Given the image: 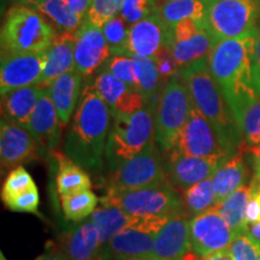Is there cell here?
I'll return each instance as SVG.
<instances>
[{
    "instance_id": "603a6c76",
    "label": "cell",
    "mask_w": 260,
    "mask_h": 260,
    "mask_svg": "<svg viewBox=\"0 0 260 260\" xmlns=\"http://www.w3.org/2000/svg\"><path fill=\"white\" fill-rule=\"evenodd\" d=\"M76 32H57L52 45L46 50L47 63L40 83L50 84L61 75L75 70Z\"/></svg>"
},
{
    "instance_id": "44dd1931",
    "label": "cell",
    "mask_w": 260,
    "mask_h": 260,
    "mask_svg": "<svg viewBox=\"0 0 260 260\" xmlns=\"http://www.w3.org/2000/svg\"><path fill=\"white\" fill-rule=\"evenodd\" d=\"M59 247L69 260H100L99 230L92 219L80 223L63 237Z\"/></svg>"
},
{
    "instance_id": "7c38bea8",
    "label": "cell",
    "mask_w": 260,
    "mask_h": 260,
    "mask_svg": "<svg viewBox=\"0 0 260 260\" xmlns=\"http://www.w3.org/2000/svg\"><path fill=\"white\" fill-rule=\"evenodd\" d=\"M47 63L46 51L28 53H2L0 68V92L11 90L40 83Z\"/></svg>"
},
{
    "instance_id": "cb8c5ba5",
    "label": "cell",
    "mask_w": 260,
    "mask_h": 260,
    "mask_svg": "<svg viewBox=\"0 0 260 260\" xmlns=\"http://www.w3.org/2000/svg\"><path fill=\"white\" fill-rule=\"evenodd\" d=\"M245 144L239 151L217 169L212 176V186L216 198V205L222 203L234 191L246 186L248 178V169L243 159Z\"/></svg>"
},
{
    "instance_id": "816d5d0a",
    "label": "cell",
    "mask_w": 260,
    "mask_h": 260,
    "mask_svg": "<svg viewBox=\"0 0 260 260\" xmlns=\"http://www.w3.org/2000/svg\"><path fill=\"white\" fill-rule=\"evenodd\" d=\"M249 233L254 237H256V239L260 240V223L249 226Z\"/></svg>"
},
{
    "instance_id": "b9f144b4",
    "label": "cell",
    "mask_w": 260,
    "mask_h": 260,
    "mask_svg": "<svg viewBox=\"0 0 260 260\" xmlns=\"http://www.w3.org/2000/svg\"><path fill=\"white\" fill-rule=\"evenodd\" d=\"M3 201H4L8 209L15 211V212L38 213L40 197H39L38 187L34 186L22 191V193L14 195V197L6 198Z\"/></svg>"
},
{
    "instance_id": "d6986e66",
    "label": "cell",
    "mask_w": 260,
    "mask_h": 260,
    "mask_svg": "<svg viewBox=\"0 0 260 260\" xmlns=\"http://www.w3.org/2000/svg\"><path fill=\"white\" fill-rule=\"evenodd\" d=\"M47 84L39 96L25 128L37 139L42 151H51L56 147L60 136V119L50 94Z\"/></svg>"
},
{
    "instance_id": "d6a6232c",
    "label": "cell",
    "mask_w": 260,
    "mask_h": 260,
    "mask_svg": "<svg viewBox=\"0 0 260 260\" xmlns=\"http://www.w3.org/2000/svg\"><path fill=\"white\" fill-rule=\"evenodd\" d=\"M184 209L190 217L199 216L216 206V198L212 186V177L194 184L182 193Z\"/></svg>"
},
{
    "instance_id": "bcb514c9",
    "label": "cell",
    "mask_w": 260,
    "mask_h": 260,
    "mask_svg": "<svg viewBox=\"0 0 260 260\" xmlns=\"http://www.w3.org/2000/svg\"><path fill=\"white\" fill-rule=\"evenodd\" d=\"M63 2L73 10L75 14L79 15L81 18H87L92 0H63Z\"/></svg>"
},
{
    "instance_id": "f546056e",
    "label": "cell",
    "mask_w": 260,
    "mask_h": 260,
    "mask_svg": "<svg viewBox=\"0 0 260 260\" xmlns=\"http://www.w3.org/2000/svg\"><path fill=\"white\" fill-rule=\"evenodd\" d=\"M206 0H176L159 2L157 14L169 27H174L183 19H195L203 23Z\"/></svg>"
},
{
    "instance_id": "8fae6325",
    "label": "cell",
    "mask_w": 260,
    "mask_h": 260,
    "mask_svg": "<svg viewBox=\"0 0 260 260\" xmlns=\"http://www.w3.org/2000/svg\"><path fill=\"white\" fill-rule=\"evenodd\" d=\"M190 251L204 256L225 251L236 236L217 210L211 209L189 220Z\"/></svg>"
},
{
    "instance_id": "2e32d148",
    "label": "cell",
    "mask_w": 260,
    "mask_h": 260,
    "mask_svg": "<svg viewBox=\"0 0 260 260\" xmlns=\"http://www.w3.org/2000/svg\"><path fill=\"white\" fill-rule=\"evenodd\" d=\"M167 159V176L178 190H186L194 184L213 176L229 158H199L170 152Z\"/></svg>"
},
{
    "instance_id": "4dcf8cb0",
    "label": "cell",
    "mask_w": 260,
    "mask_h": 260,
    "mask_svg": "<svg viewBox=\"0 0 260 260\" xmlns=\"http://www.w3.org/2000/svg\"><path fill=\"white\" fill-rule=\"evenodd\" d=\"M38 10L53 23L57 32H75L84 22L63 0H45Z\"/></svg>"
},
{
    "instance_id": "836d02e7",
    "label": "cell",
    "mask_w": 260,
    "mask_h": 260,
    "mask_svg": "<svg viewBox=\"0 0 260 260\" xmlns=\"http://www.w3.org/2000/svg\"><path fill=\"white\" fill-rule=\"evenodd\" d=\"M98 201L99 199L92 189L60 198L63 213L65 218L70 222H82L88 216H92L95 211Z\"/></svg>"
},
{
    "instance_id": "d4e9b609",
    "label": "cell",
    "mask_w": 260,
    "mask_h": 260,
    "mask_svg": "<svg viewBox=\"0 0 260 260\" xmlns=\"http://www.w3.org/2000/svg\"><path fill=\"white\" fill-rule=\"evenodd\" d=\"M45 83H37L11 90L2 95L3 118L27 126Z\"/></svg>"
},
{
    "instance_id": "f5cc1de1",
    "label": "cell",
    "mask_w": 260,
    "mask_h": 260,
    "mask_svg": "<svg viewBox=\"0 0 260 260\" xmlns=\"http://www.w3.org/2000/svg\"><path fill=\"white\" fill-rule=\"evenodd\" d=\"M122 260H151L149 258H128V259H122Z\"/></svg>"
},
{
    "instance_id": "5b68a950",
    "label": "cell",
    "mask_w": 260,
    "mask_h": 260,
    "mask_svg": "<svg viewBox=\"0 0 260 260\" xmlns=\"http://www.w3.org/2000/svg\"><path fill=\"white\" fill-rule=\"evenodd\" d=\"M56 35V28L38 9L16 3L3 22L2 53L46 51Z\"/></svg>"
},
{
    "instance_id": "f907efd6",
    "label": "cell",
    "mask_w": 260,
    "mask_h": 260,
    "mask_svg": "<svg viewBox=\"0 0 260 260\" xmlns=\"http://www.w3.org/2000/svg\"><path fill=\"white\" fill-rule=\"evenodd\" d=\"M255 50H256V58H258V63L260 67V21L256 28V42H255Z\"/></svg>"
},
{
    "instance_id": "9a60e30c",
    "label": "cell",
    "mask_w": 260,
    "mask_h": 260,
    "mask_svg": "<svg viewBox=\"0 0 260 260\" xmlns=\"http://www.w3.org/2000/svg\"><path fill=\"white\" fill-rule=\"evenodd\" d=\"M111 56L103 29L84 19L76 32L75 42V70L82 76H90L106 63Z\"/></svg>"
},
{
    "instance_id": "5bb4252c",
    "label": "cell",
    "mask_w": 260,
    "mask_h": 260,
    "mask_svg": "<svg viewBox=\"0 0 260 260\" xmlns=\"http://www.w3.org/2000/svg\"><path fill=\"white\" fill-rule=\"evenodd\" d=\"M42 149L25 126L2 118L0 159L3 169H15L37 159Z\"/></svg>"
},
{
    "instance_id": "f1b7e54d",
    "label": "cell",
    "mask_w": 260,
    "mask_h": 260,
    "mask_svg": "<svg viewBox=\"0 0 260 260\" xmlns=\"http://www.w3.org/2000/svg\"><path fill=\"white\" fill-rule=\"evenodd\" d=\"M214 46L213 39L206 29L201 27L189 37L174 40L170 45V50L180 67L193 63L201 58H207Z\"/></svg>"
},
{
    "instance_id": "7dc6e473",
    "label": "cell",
    "mask_w": 260,
    "mask_h": 260,
    "mask_svg": "<svg viewBox=\"0 0 260 260\" xmlns=\"http://www.w3.org/2000/svg\"><path fill=\"white\" fill-rule=\"evenodd\" d=\"M253 159V168H254V177L260 182V146L259 147L249 148Z\"/></svg>"
},
{
    "instance_id": "60d3db41",
    "label": "cell",
    "mask_w": 260,
    "mask_h": 260,
    "mask_svg": "<svg viewBox=\"0 0 260 260\" xmlns=\"http://www.w3.org/2000/svg\"><path fill=\"white\" fill-rule=\"evenodd\" d=\"M159 0H125L121 10L122 18L129 25L141 21L157 11Z\"/></svg>"
},
{
    "instance_id": "e575fe53",
    "label": "cell",
    "mask_w": 260,
    "mask_h": 260,
    "mask_svg": "<svg viewBox=\"0 0 260 260\" xmlns=\"http://www.w3.org/2000/svg\"><path fill=\"white\" fill-rule=\"evenodd\" d=\"M246 147L260 146V99L252 103L237 121Z\"/></svg>"
},
{
    "instance_id": "8d00e7d4",
    "label": "cell",
    "mask_w": 260,
    "mask_h": 260,
    "mask_svg": "<svg viewBox=\"0 0 260 260\" xmlns=\"http://www.w3.org/2000/svg\"><path fill=\"white\" fill-rule=\"evenodd\" d=\"M130 25L126 23L121 15H116L115 17L104 24L103 32L111 50L112 56L116 54H124L126 40H128V32Z\"/></svg>"
},
{
    "instance_id": "ee69618b",
    "label": "cell",
    "mask_w": 260,
    "mask_h": 260,
    "mask_svg": "<svg viewBox=\"0 0 260 260\" xmlns=\"http://www.w3.org/2000/svg\"><path fill=\"white\" fill-rule=\"evenodd\" d=\"M252 195L246 211V220L249 226L260 223V182L253 177L251 182Z\"/></svg>"
},
{
    "instance_id": "f35d334b",
    "label": "cell",
    "mask_w": 260,
    "mask_h": 260,
    "mask_svg": "<svg viewBox=\"0 0 260 260\" xmlns=\"http://www.w3.org/2000/svg\"><path fill=\"white\" fill-rule=\"evenodd\" d=\"M34 186H37V184H35L30 174L21 165V167L12 169L8 174V176L5 177L2 187V199L4 200L6 198L14 197V195L22 193V191Z\"/></svg>"
},
{
    "instance_id": "ffe728a7",
    "label": "cell",
    "mask_w": 260,
    "mask_h": 260,
    "mask_svg": "<svg viewBox=\"0 0 260 260\" xmlns=\"http://www.w3.org/2000/svg\"><path fill=\"white\" fill-rule=\"evenodd\" d=\"M94 87L102 99L107 104L112 115L115 113H133L146 106L141 93L136 92L118 80L115 75L102 70L94 80Z\"/></svg>"
},
{
    "instance_id": "8992f818",
    "label": "cell",
    "mask_w": 260,
    "mask_h": 260,
    "mask_svg": "<svg viewBox=\"0 0 260 260\" xmlns=\"http://www.w3.org/2000/svg\"><path fill=\"white\" fill-rule=\"evenodd\" d=\"M100 201L103 206L118 207L133 216H187L182 194L169 181L139 189L106 191Z\"/></svg>"
},
{
    "instance_id": "74e56055",
    "label": "cell",
    "mask_w": 260,
    "mask_h": 260,
    "mask_svg": "<svg viewBox=\"0 0 260 260\" xmlns=\"http://www.w3.org/2000/svg\"><path fill=\"white\" fill-rule=\"evenodd\" d=\"M125 0H92L86 21L103 28L109 19L121 12Z\"/></svg>"
},
{
    "instance_id": "11a10c76",
    "label": "cell",
    "mask_w": 260,
    "mask_h": 260,
    "mask_svg": "<svg viewBox=\"0 0 260 260\" xmlns=\"http://www.w3.org/2000/svg\"><path fill=\"white\" fill-rule=\"evenodd\" d=\"M159 2H176V0H159Z\"/></svg>"
},
{
    "instance_id": "7402d4cb",
    "label": "cell",
    "mask_w": 260,
    "mask_h": 260,
    "mask_svg": "<svg viewBox=\"0 0 260 260\" xmlns=\"http://www.w3.org/2000/svg\"><path fill=\"white\" fill-rule=\"evenodd\" d=\"M82 75L77 70H71L53 80L48 86L50 94L59 116L61 126L69 124L71 116L76 111L81 98Z\"/></svg>"
},
{
    "instance_id": "ba28073f",
    "label": "cell",
    "mask_w": 260,
    "mask_h": 260,
    "mask_svg": "<svg viewBox=\"0 0 260 260\" xmlns=\"http://www.w3.org/2000/svg\"><path fill=\"white\" fill-rule=\"evenodd\" d=\"M260 0H206L203 27L214 44L239 38L258 27Z\"/></svg>"
},
{
    "instance_id": "e0dca14e",
    "label": "cell",
    "mask_w": 260,
    "mask_h": 260,
    "mask_svg": "<svg viewBox=\"0 0 260 260\" xmlns=\"http://www.w3.org/2000/svg\"><path fill=\"white\" fill-rule=\"evenodd\" d=\"M145 217L138 225L122 230L102 247L100 260H122L128 258H148L153 249L157 234L144 228Z\"/></svg>"
},
{
    "instance_id": "52a82bcc",
    "label": "cell",
    "mask_w": 260,
    "mask_h": 260,
    "mask_svg": "<svg viewBox=\"0 0 260 260\" xmlns=\"http://www.w3.org/2000/svg\"><path fill=\"white\" fill-rule=\"evenodd\" d=\"M193 102L186 83L180 76L172 77L159 95L154 117V140L159 148L169 153L189 118Z\"/></svg>"
},
{
    "instance_id": "277c9868",
    "label": "cell",
    "mask_w": 260,
    "mask_h": 260,
    "mask_svg": "<svg viewBox=\"0 0 260 260\" xmlns=\"http://www.w3.org/2000/svg\"><path fill=\"white\" fill-rule=\"evenodd\" d=\"M157 104H149L133 113H115L109 133L105 164L109 172L145 151L154 142V117Z\"/></svg>"
},
{
    "instance_id": "484cf974",
    "label": "cell",
    "mask_w": 260,
    "mask_h": 260,
    "mask_svg": "<svg viewBox=\"0 0 260 260\" xmlns=\"http://www.w3.org/2000/svg\"><path fill=\"white\" fill-rule=\"evenodd\" d=\"M144 216H133L115 206H103L95 209L90 219L95 224L100 235L102 247L122 230L135 226Z\"/></svg>"
},
{
    "instance_id": "681fc988",
    "label": "cell",
    "mask_w": 260,
    "mask_h": 260,
    "mask_svg": "<svg viewBox=\"0 0 260 260\" xmlns=\"http://www.w3.org/2000/svg\"><path fill=\"white\" fill-rule=\"evenodd\" d=\"M21 4H24V5H28V6H31V8H35L38 9L39 6H40L42 3L45 2V0H18Z\"/></svg>"
},
{
    "instance_id": "3957f363",
    "label": "cell",
    "mask_w": 260,
    "mask_h": 260,
    "mask_svg": "<svg viewBox=\"0 0 260 260\" xmlns=\"http://www.w3.org/2000/svg\"><path fill=\"white\" fill-rule=\"evenodd\" d=\"M178 76L186 83L193 105L218 133L229 151L235 154L245 142L232 107L211 74L207 58L182 67Z\"/></svg>"
},
{
    "instance_id": "4316f807",
    "label": "cell",
    "mask_w": 260,
    "mask_h": 260,
    "mask_svg": "<svg viewBox=\"0 0 260 260\" xmlns=\"http://www.w3.org/2000/svg\"><path fill=\"white\" fill-rule=\"evenodd\" d=\"M251 184L249 186L246 184L213 207L214 210L218 211L236 237L249 232V225L246 220V211L251 200Z\"/></svg>"
},
{
    "instance_id": "ac0fdd59",
    "label": "cell",
    "mask_w": 260,
    "mask_h": 260,
    "mask_svg": "<svg viewBox=\"0 0 260 260\" xmlns=\"http://www.w3.org/2000/svg\"><path fill=\"white\" fill-rule=\"evenodd\" d=\"M189 220L187 216H177L169 220L157 233L151 260H184L190 251Z\"/></svg>"
},
{
    "instance_id": "83f0119b",
    "label": "cell",
    "mask_w": 260,
    "mask_h": 260,
    "mask_svg": "<svg viewBox=\"0 0 260 260\" xmlns=\"http://www.w3.org/2000/svg\"><path fill=\"white\" fill-rule=\"evenodd\" d=\"M54 154L58 162L56 182L59 198L88 190L92 188V180H90L88 171L84 170L81 165L75 162L65 153Z\"/></svg>"
},
{
    "instance_id": "30bf717a",
    "label": "cell",
    "mask_w": 260,
    "mask_h": 260,
    "mask_svg": "<svg viewBox=\"0 0 260 260\" xmlns=\"http://www.w3.org/2000/svg\"><path fill=\"white\" fill-rule=\"evenodd\" d=\"M170 152L199 158H232L234 155L218 133L194 105L188 122Z\"/></svg>"
},
{
    "instance_id": "7bdbcfd3",
    "label": "cell",
    "mask_w": 260,
    "mask_h": 260,
    "mask_svg": "<svg viewBox=\"0 0 260 260\" xmlns=\"http://www.w3.org/2000/svg\"><path fill=\"white\" fill-rule=\"evenodd\" d=\"M153 59L157 64L159 75H160L161 80L165 83L169 82L172 77H176V75L180 73L181 67L177 64L175 59L174 54L169 46H164L158 51V53L153 57Z\"/></svg>"
},
{
    "instance_id": "6da1fadb",
    "label": "cell",
    "mask_w": 260,
    "mask_h": 260,
    "mask_svg": "<svg viewBox=\"0 0 260 260\" xmlns=\"http://www.w3.org/2000/svg\"><path fill=\"white\" fill-rule=\"evenodd\" d=\"M256 28L239 38L216 42L207 57L211 74L226 98L236 121L247 107L260 99Z\"/></svg>"
},
{
    "instance_id": "ab89813d",
    "label": "cell",
    "mask_w": 260,
    "mask_h": 260,
    "mask_svg": "<svg viewBox=\"0 0 260 260\" xmlns=\"http://www.w3.org/2000/svg\"><path fill=\"white\" fill-rule=\"evenodd\" d=\"M229 251L235 260H260V240L245 233L234 240Z\"/></svg>"
},
{
    "instance_id": "7a4b0ae2",
    "label": "cell",
    "mask_w": 260,
    "mask_h": 260,
    "mask_svg": "<svg viewBox=\"0 0 260 260\" xmlns=\"http://www.w3.org/2000/svg\"><path fill=\"white\" fill-rule=\"evenodd\" d=\"M111 117L112 111L96 92L94 82L87 83L65 138L64 153L88 172L103 170L105 165Z\"/></svg>"
},
{
    "instance_id": "1f68e13d",
    "label": "cell",
    "mask_w": 260,
    "mask_h": 260,
    "mask_svg": "<svg viewBox=\"0 0 260 260\" xmlns=\"http://www.w3.org/2000/svg\"><path fill=\"white\" fill-rule=\"evenodd\" d=\"M135 64L139 92L144 96L146 105L158 104L154 103V98L157 96L159 90L164 89L167 83L161 80L154 59L153 58H135Z\"/></svg>"
},
{
    "instance_id": "4fadbf2b",
    "label": "cell",
    "mask_w": 260,
    "mask_h": 260,
    "mask_svg": "<svg viewBox=\"0 0 260 260\" xmlns=\"http://www.w3.org/2000/svg\"><path fill=\"white\" fill-rule=\"evenodd\" d=\"M171 27L157 12L130 25L124 56L153 58L164 46L170 47Z\"/></svg>"
},
{
    "instance_id": "db71d44e",
    "label": "cell",
    "mask_w": 260,
    "mask_h": 260,
    "mask_svg": "<svg viewBox=\"0 0 260 260\" xmlns=\"http://www.w3.org/2000/svg\"><path fill=\"white\" fill-rule=\"evenodd\" d=\"M0 260H8V259L5 258L4 254H3V253H0Z\"/></svg>"
},
{
    "instance_id": "f6af8a7d",
    "label": "cell",
    "mask_w": 260,
    "mask_h": 260,
    "mask_svg": "<svg viewBox=\"0 0 260 260\" xmlns=\"http://www.w3.org/2000/svg\"><path fill=\"white\" fill-rule=\"evenodd\" d=\"M35 260H69V258L65 255L59 245L51 243V245H47L46 251L42 253L41 255H39Z\"/></svg>"
},
{
    "instance_id": "c3c4849f",
    "label": "cell",
    "mask_w": 260,
    "mask_h": 260,
    "mask_svg": "<svg viewBox=\"0 0 260 260\" xmlns=\"http://www.w3.org/2000/svg\"><path fill=\"white\" fill-rule=\"evenodd\" d=\"M200 260H235V259H234V256L232 255V253H230L229 248H228L225 251L204 256V258H201Z\"/></svg>"
},
{
    "instance_id": "d590c367",
    "label": "cell",
    "mask_w": 260,
    "mask_h": 260,
    "mask_svg": "<svg viewBox=\"0 0 260 260\" xmlns=\"http://www.w3.org/2000/svg\"><path fill=\"white\" fill-rule=\"evenodd\" d=\"M103 70H106L115 75L117 79L123 81L126 86L139 92L135 58L124 56V54H116V56L110 57L106 60Z\"/></svg>"
},
{
    "instance_id": "9c48e42d",
    "label": "cell",
    "mask_w": 260,
    "mask_h": 260,
    "mask_svg": "<svg viewBox=\"0 0 260 260\" xmlns=\"http://www.w3.org/2000/svg\"><path fill=\"white\" fill-rule=\"evenodd\" d=\"M160 151L154 141L136 157L110 171L105 181L106 191L139 189L169 181L167 160Z\"/></svg>"
}]
</instances>
